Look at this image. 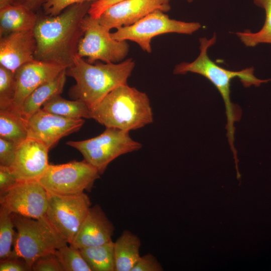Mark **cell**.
<instances>
[{
  "mask_svg": "<svg viewBox=\"0 0 271 271\" xmlns=\"http://www.w3.org/2000/svg\"><path fill=\"white\" fill-rule=\"evenodd\" d=\"M91 4H75L57 16L38 17L34 29L37 42L35 59L66 69L71 66L84 35L83 20Z\"/></svg>",
  "mask_w": 271,
  "mask_h": 271,
  "instance_id": "obj_1",
  "label": "cell"
},
{
  "mask_svg": "<svg viewBox=\"0 0 271 271\" xmlns=\"http://www.w3.org/2000/svg\"><path fill=\"white\" fill-rule=\"evenodd\" d=\"M216 40V36L208 39L201 38L200 41V53L197 58L192 62H182L176 65L174 70L175 74H185L192 72L200 74L209 80L217 88L223 100L227 117V136L230 149L235 162L238 161L237 152L234 146V123L241 118V110L230 99V82L232 79L238 77L245 87L254 85L259 86L262 83L271 81L269 79H260L254 75L253 67L247 68L238 71H231L221 67L212 61L207 54L208 49L213 45Z\"/></svg>",
  "mask_w": 271,
  "mask_h": 271,
  "instance_id": "obj_2",
  "label": "cell"
},
{
  "mask_svg": "<svg viewBox=\"0 0 271 271\" xmlns=\"http://www.w3.org/2000/svg\"><path fill=\"white\" fill-rule=\"evenodd\" d=\"M134 66L130 58L117 63L91 64L77 56L73 65L66 69L67 75L76 81L69 96L83 101L91 109L114 88L127 84Z\"/></svg>",
  "mask_w": 271,
  "mask_h": 271,
  "instance_id": "obj_3",
  "label": "cell"
},
{
  "mask_svg": "<svg viewBox=\"0 0 271 271\" xmlns=\"http://www.w3.org/2000/svg\"><path fill=\"white\" fill-rule=\"evenodd\" d=\"M91 118L106 127L129 131L153 122L150 99L145 92L120 85L91 109Z\"/></svg>",
  "mask_w": 271,
  "mask_h": 271,
  "instance_id": "obj_4",
  "label": "cell"
},
{
  "mask_svg": "<svg viewBox=\"0 0 271 271\" xmlns=\"http://www.w3.org/2000/svg\"><path fill=\"white\" fill-rule=\"evenodd\" d=\"M17 230L13 245L14 257L25 261L28 270L40 257L51 253L68 242L45 216L33 219L12 213Z\"/></svg>",
  "mask_w": 271,
  "mask_h": 271,
  "instance_id": "obj_5",
  "label": "cell"
},
{
  "mask_svg": "<svg viewBox=\"0 0 271 271\" xmlns=\"http://www.w3.org/2000/svg\"><path fill=\"white\" fill-rule=\"evenodd\" d=\"M129 132L113 127H106L100 134L91 139L70 141L66 145L82 155L84 160L95 167L100 174L109 164L122 155L138 151L142 145L130 138Z\"/></svg>",
  "mask_w": 271,
  "mask_h": 271,
  "instance_id": "obj_6",
  "label": "cell"
},
{
  "mask_svg": "<svg viewBox=\"0 0 271 271\" xmlns=\"http://www.w3.org/2000/svg\"><path fill=\"white\" fill-rule=\"evenodd\" d=\"M164 13L156 10L131 25L116 29L111 35L118 41H133L143 50L151 53V43L154 37L169 33L192 34L201 27L198 22L171 19Z\"/></svg>",
  "mask_w": 271,
  "mask_h": 271,
  "instance_id": "obj_7",
  "label": "cell"
},
{
  "mask_svg": "<svg viewBox=\"0 0 271 271\" xmlns=\"http://www.w3.org/2000/svg\"><path fill=\"white\" fill-rule=\"evenodd\" d=\"M100 175L95 167L84 160L49 164L38 181L49 193L70 195L90 191Z\"/></svg>",
  "mask_w": 271,
  "mask_h": 271,
  "instance_id": "obj_8",
  "label": "cell"
},
{
  "mask_svg": "<svg viewBox=\"0 0 271 271\" xmlns=\"http://www.w3.org/2000/svg\"><path fill=\"white\" fill-rule=\"evenodd\" d=\"M84 35L81 39L77 56L87 57L93 64L98 61L117 63L127 56L129 45L126 41L113 38L110 30L99 24L97 19L87 15L83 20Z\"/></svg>",
  "mask_w": 271,
  "mask_h": 271,
  "instance_id": "obj_9",
  "label": "cell"
},
{
  "mask_svg": "<svg viewBox=\"0 0 271 271\" xmlns=\"http://www.w3.org/2000/svg\"><path fill=\"white\" fill-rule=\"evenodd\" d=\"M48 194L46 216L70 244L89 211L90 199L84 192L70 195Z\"/></svg>",
  "mask_w": 271,
  "mask_h": 271,
  "instance_id": "obj_10",
  "label": "cell"
},
{
  "mask_svg": "<svg viewBox=\"0 0 271 271\" xmlns=\"http://www.w3.org/2000/svg\"><path fill=\"white\" fill-rule=\"evenodd\" d=\"M49 194L38 180L18 181L0 196L1 207L11 213L39 219L46 216Z\"/></svg>",
  "mask_w": 271,
  "mask_h": 271,
  "instance_id": "obj_11",
  "label": "cell"
},
{
  "mask_svg": "<svg viewBox=\"0 0 271 271\" xmlns=\"http://www.w3.org/2000/svg\"><path fill=\"white\" fill-rule=\"evenodd\" d=\"M84 122L83 118L64 117L41 108L27 119L28 138L39 141L50 149L61 138L78 131Z\"/></svg>",
  "mask_w": 271,
  "mask_h": 271,
  "instance_id": "obj_12",
  "label": "cell"
},
{
  "mask_svg": "<svg viewBox=\"0 0 271 271\" xmlns=\"http://www.w3.org/2000/svg\"><path fill=\"white\" fill-rule=\"evenodd\" d=\"M170 0H123L108 8L97 19L108 30L131 25L156 11L171 9Z\"/></svg>",
  "mask_w": 271,
  "mask_h": 271,
  "instance_id": "obj_13",
  "label": "cell"
},
{
  "mask_svg": "<svg viewBox=\"0 0 271 271\" xmlns=\"http://www.w3.org/2000/svg\"><path fill=\"white\" fill-rule=\"evenodd\" d=\"M49 150L42 142L31 138L19 144L9 167L18 181L39 180L49 165Z\"/></svg>",
  "mask_w": 271,
  "mask_h": 271,
  "instance_id": "obj_14",
  "label": "cell"
},
{
  "mask_svg": "<svg viewBox=\"0 0 271 271\" xmlns=\"http://www.w3.org/2000/svg\"><path fill=\"white\" fill-rule=\"evenodd\" d=\"M65 69L36 60L21 66L15 72L16 92L13 107L21 112L24 100L34 90L56 78Z\"/></svg>",
  "mask_w": 271,
  "mask_h": 271,
  "instance_id": "obj_15",
  "label": "cell"
},
{
  "mask_svg": "<svg viewBox=\"0 0 271 271\" xmlns=\"http://www.w3.org/2000/svg\"><path fill=\"white\" fill-rule=\"evenodd\" d=\"M36 48L34 30L1 37L0 65L15 72L23 65L35 60Z\"/></svg>",
  "mask_w": 271,
  "mask_h": 271,
  "instance_id": "obj_16",
  "label": "cell"
},
{
  "mask_svg": "<svg viewBox=\"0 0 271 271\" xmlns=\"http://www.w3.org/2000/svg\"><path fill=\"white\" fill-rule=\"evenodd\" d=\"M114 227L101 207H91L77 234L70 245L81 249L102 245L112 240Z\"/></svg>",
  "mask_w": 271,
  "mask_h": 271,
  "instance_id": "obj_17",
  "label": "cell"
},
{
  "mask_svg": "<svg viewBox=\"0 0 271 271\" xmlns=\"http://www.w3.org/2000/svg\"><path fill=\"white\" fill-rule=\"evenodd\" d=\"M38 16L34 11L20 5L0 8V37L10 33L34 30Z\"/></svg>",
  "mask_w": 271,
  "mask_h": 271,
  "instance_id": "obj_18",
  "label": "cell"
},
{
  "mask_svg": "<svg viewBox=\"0 0 271 271\" xmlns=\"http://www.w3.org/2000/svg\"><path fill=\"white\" fill-rule=\"evenodd\" d=\"M66 69H65L56 78L34 90L23 103L21 109L23 115L28 119L41 109L46 101L60 95L66 81Z\"/></svg>",
  "mask_w": 271,
  "mask_h": 271,
  "instance_id": "obj_19",
  "label": "cell"
},
{
  "mask_svg": "<svg viewBox=\"0 0 271 271\" xmlns=\"http://www.w3.org/2000/svg\"><path fill=\"white\" fill-rule=\"evenodd\" d=\"M141 240L136 234L124 230L114 242L116 271H131L140 258Z\"/></svg>",
  "mask_w": 271,
  "mask_h": 271,
  "instance_id": "obj_20",
  "label": "cell"
},
{
  "mask_svg": "<svg viewBox=\"0 0 271 271\" xmlns=\"http://www.w3.org/2000/svg\"><path fill=\"white\" fill-rule=\"evenodd\" d=\"M28 135L27 119L20 111L13 107L0 110V138L19 145Z\"/></svg>",
  "mask_w": 271,
  "mask_h": 271,
  "instance_id": "obj_21",
  "label": "cell"
},
{
  "mask_svg": "<svg viewBox=\"0 0 271 271\" xmlns=\"http://www.w3.org/2000/svg\"><path fill=\"white\" fill-rule=\"evenodd\" d=\"M42 109L60 116L69 118H91V109L83 101L74 99L69 100L57 95L42 106Z\"/></svg>",
  "mask_w": 271,
  "mask_h": 271,
  "instance_id": "obj_22",
  "label": "cell"
},
{
  "mask_svg": "<svg viewBox=\"0 0 271 271\" xmlns=\"http://www.w3.org/2000/svg\"><path fill=\"white\" fill-rule=\"evenodd\" d=\"M92 271H116L114 242L80 249Z\"/></svg>",
  "mask_w": 271,
  "mask_h": 271,
  "instance_id": "obj_23",
  "label": "cell"
},
{
  "mask_svg": "<svg viewBox=\"0 0 271 271\" xmlns=\"http://www.w3.org/2000/svg\"><path fill=\"white\" fill-rule=\"evenodd\" d=\"M253 2L265 11L264 25L257 32L247 30L237 32L236 34L241 42L247 47H254L262 43L271 44V0H253Z\"/></svg>",
  "mask_w": 271,
  "mask_h": 271,
  "instance_id": "obj_24",
  "label": "cell"
},
{
  "mask_svg": "<svg viewBox=\"0 0 271 271\" xmlns=\"http://www.w3.org/2000/svg\"><path fill=\"white\" fill-rule=\"evenodd\" d=\"M12 213L0 207V259L14 257L12 246L14 245L16 232Z\"/></svg>",
  "mask_w": 271,
  "mask_h": 271,
  "instance_id": "obj_25",
  "label": "cell"
},
{
  "mask_svg": "<svg viewBox=\"0 0 271 271\" xmlns=\"http://www.w3.org/2000/svg\"><path fill=\"white\" fill-rule=\"evenodd\" d=\"M69 245L61 247L54 252L63 271H92L80 249Z\"/></svg>",
  "mask_w": 271,
  "mask_h": 271,
  "instance_id": "obj_26",
  "label": "cell"
},
{
  "mask_svg": "<svg viewBox=\"0 0 271 271\" xmlns=\"http://www.w3.org/2000/svg\"><path fill=\"white\" fill-rule=\"evenodd\" d=\"M16 92L15 72L0 65V110L13 107Z\"/></svg>",
  "mask_w": 271,
  "mask_h": 271,
  "instance_id": "obj_27",
  "label": "cell"
},
{
  "mask_svg": "<svg viewBox=\"0 0 271 271\" xmlns=\"http://www.w3.org/2000/svg\"><path fill=\"white\" fill-rule=\"evenodd\" d=\"M96 0H47L43 5L45 15L55 16L60 14L68 7L85 2H93Z\"/></svg>",
  "mask_w": 271,
  "mask_h": 271,
  "instance_id": "obj_28",
  "label": "cell"
},
{
  "mask_svg": "<svg viewBox=\"0 0 271 271\" xmlns=\"http://www.w3.org/2000/svg\"><path fill=\"white\" fill-rule=\"evenodd\" d=\"M33 271H63L55 253H49L39 257L33 263Z\"/></svg>",
  "mask_w": 271,
  "mask_h": 271,
  "instance_id": "obj_29",
  "label": "cell"
},
{
  "mask_svg": "<svg viewBox=\"0 0 271 271\" xmlns=\"http://www.w3.org/2000/svg\"><path fill=\"white\" fill-rule=\"evenodd\" d=\"M18 145L0 138V165L10 167L15 158Z\"/></svg>",
  "mask_w": 271,
  "mask_h": 271,
  "instance_id": "obj_30",
  "label": "cell"
},
{
  "mask_svg": "<svg viewBox=\"0 0 271 271\" xmlns=\"http://www.w3.org/2000/svg\"><path fill=\"white\" fill-rule=\"evenodd\" d=\"M163 267L157 258L151 253L141 256L131 271H163Z\"/></svg>",
  "mask_w": 271,
  "mask_h": 271,
  "instance_id": "obj_31",
  "label": "cell"
},
{
  "mask_svg": "<svg viewBox=\"0 0 271 271\" xmlns=\"http://www.w3.org/2000/svg\"><path fill=\"white\" fill-rule=\"evenodd\" d=\"M18 182L8 167L0 165V196Z\"/></svg>",
  "mask_w": 271,
  "mask_h": 271,
  "instance_id": "obj_32",
  "label": "cell"
},
{
  "mask_svg": "<svg viewBox=\"0 0 271 271\" xmlns=\"http://www.w3.org/2000/svg\"><path fill=\"white\" fill-rule=\"evenodd\" d=\"M19 257H10L1 260L0 271H25L28 270L24 260Z\"/></svg>",
  "mask_w": 271,
  "mask_h": 271,
  "instance_id": "obj_33",
  "label": "cell"
},
{
  "mask_svg": "<svg viewBox=\"0 0 271 271\" xmlns=\"http://www.w3.org/2000/svg\"><path fill=\"white\" fill-rule=\"evenodd\" d=\"M47 0H12L11 4L24 6L35 11L40 8Z\"/></svg>",
  "mask_w": 271,
  "mask_h": 271,
  "instance_id": "obj_34",
  "label": "cell"
},
{
  "mask_svg": "<svg viewBox=\"0 0 271 271\" xmlns=\"http://www.w3.org/2000/svg\"><path fill=\"white\" fill-rule=\"evenodd\" d=\"M12 0H0V8L11 4Z\"/></svg>",
  "mask_w": 271,
  "mask_h": 271,
  "instance_id": "obj_35",
  "label": "cell"
},
{
  "mask_svg": "<svg viewBox=\"0 0 271 271\" xmlns=\"http://www.w3.org/2000/svg\"><path fill=\"white\" fill-rule=\"evenodd\" d=\"M188 2H192L193 0H187Z\"/></svg>",
  "mask_w": 271,
  "mask_h": 271,
  "instance_id": "obj_36",
  "label": "cell"
}]
</instances>
